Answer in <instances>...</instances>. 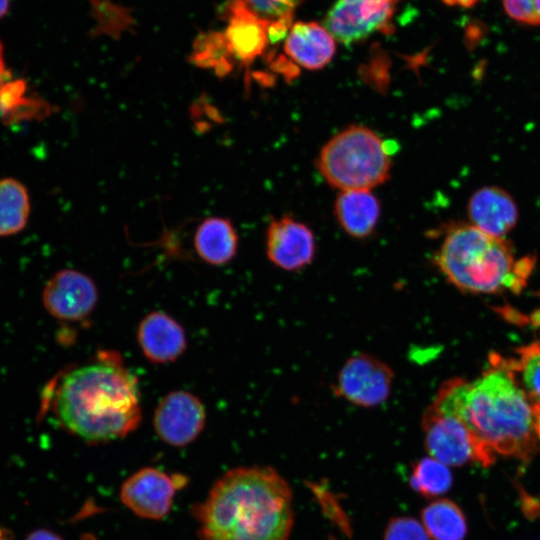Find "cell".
<instances>
[{"label":"cell","mask_w":540,"mask_h":540,"mask_svg":"<svg viewBox=\"0 0 540 540\" xmlns=\"http://www.w3.org/2000/svg\"><path fill=\"white\" fill-rule=\"evenodd\" d=\"M206 411L194 394L177 390L165 395L158 403L153 426L159 438L175 447L193 442L202 432Z\"/></svg>","instance_id":"11"},{"label":"cell","mask_w":540,"mask_h":540,"mask_svg":"<svg viewBox=\"0 0 540 540\" xmlns=\"http://www.w3.org/2000/svg\"><path fill=\"white\" fill-rule=\"evenodd\" d=\"M197 255L211 265H223L237 252L238 236L231 222L220 217L204 220L194 236Z\"/></svg>","instance_id":"18"},{"label":"cell","mask_w":540,"mask_h":540,"mask_svg":"<svg viewBox=\"0 0 540 540\" xmlns=\"http://www.w3.org/2000/svg\"><path fill=\"white\" fill-rule=\"evenodd\" d=\"M45 310L62 321H80L92 313L98 302V289L88 275L62 269L45 284L42 292Z\"/></svg>","instance_id":"10"},{"label":"cell","mask_w":540,"mask_h":540,"mask_svg":"<svg viewBox=\"0 0 540 540\" xmlns=\"http://www.w3.org/2000/svg\"><path fill=\"white\" fill-rule=\"evenodd\" d=\"M187 480L154 467H144L128 477L120 488V500L136 516L161 520L171 510L173 499Z\"/></svg>","instance_id":"9"},{"label":"cell","mask_w":540,"mask_h":540,"mask_svg":"<svg viewBox=\"0 0 540 540\" xmlns=\"http://www.w3.org/2000/svg\"><path fill=\"white\" fill-rule=\"evenodd\" d=\"M424 443L430 457L446 466H462L470 461L492 465L493 453L458 417L428 406L422 417Z\"/></svg>","instance_id":"6"},{"label":"cell","mask_w":540,"mask_h":540,"mask_svg":"<svg viewBox=\"0 0 540 540\" xmlns=\"http://www.w3.org/2000/svg\"><path fill=\"white\" fill-rule=\"evenodd\" d=\"M233 59L225 34L221 32L198 36L190 56L196 66L213 69L218 76H225L232 70Z\"/></svg>","instance_id":"22"},{"label":"cell","mask_w":540,"mask_h":540,"mask_svg":"<svg viewBox=\"0 0 540 540\" xmlns=\"http://www.w3.org/2000/svg\"><path fill=\"white\" fill-rule=\"evenodd\" d=\"M403 0H337L324 19L325 28L345 45L375 32L390 33L396 7Z\"/></svg>","instance_id":"8"},{"label":"cell","mask_w":540,"mask_h":540,"mask_svg":"<svg viewBox=\"0 0 540 540\" xmlns=\"http://www.w3.org/2000/svg\"><path fill=\"white\" fill-rule=\"evenodd\" d=\"M224 32L234 59L249 64L266 49L270 21L258 15L245 0H233L227 9Z\"/></svg>","instance_id":"13"},{"label":"cell","mask_w":540,"mask_h":540,"mask_svg":"<svg viewBox=\"0 0 540 540\" xmlns=\"http://www.w3.org/2000/svg\"><path fill=\"white\" fill-rule=\"evenodd\" d=\"M430 406L460 418L495 454L527 460L540 443L532 406L501 356L473 382H444Z\"/></svg>","instance_id":"1"},{"label":"cell","mask_w":540,"mask_h":540,"mask_svg":"<svg viewBox=\"0 0 540 540\" xmlns=\"http://www.w3.org/2000/svg\"><path fill=\"white\" fill-rule=\"evenodd\" d=\"M435 262L458 289L470 293L519 292L534 267L535 258L516 259L510 245L473 225L453 226L446 234Z\"/></svg>","instance_id":"4"},{"label":"cell","mask_w":540,"mask_h":540,"mask_svg":"<svg viewBox=\"0 0 540 540\" xmlns=\"http://www.w3.org/2000/svg\"><path fill=\"white\" fill-rule=\"evenodd\" d=\"M470 224L497 238H504L518 221V209L511 195L499 187L476 190L468 201Z\"/></svg>","instance_id":"15"},{"label":"cell","mask_w":540,"mask_h":540,"mask_svg":"<svg viewBox=\"0 0 540 540\" xmlns=\"http://www.w3.org/2000/svg\"><path fill=\"white\" fill-rule=\"evenodd\" d=\"M0 540H12V535L9 531L0 528Z\"/></svg>","instance_id":"30"},{"label":"cell","mask_w":540,"mask_h":540,"mask_svg":"<svg viewBox=\"0 0 540 540\" xmlns=\"http://www.w3.org/2000/svg\"><path fill=\"white\" fill-rule=\"evenodd\" d=\"M315 239L311 229L291 217H282L270 223L266 236L268 259L285 271H299L315 256Z\"/></svg>","instance_id":"12"},{"label":"cell","mask_w":540,"mask_h":540,"mask_svg":"<svg viewBox=\"0 0 540 540\" xmlns=\"http://www.w3.org/2000/svg\"><path fill=\"white\" fill-rule=\"evenodd\" d=\"M384 540H430V536L416 519L396 517L388 523Z\"/></svg>","instance_id":"24"},{"label":"cell","mask_w":540,"mask_h":540,"mask_svg":"<svg viewBox=\"0 0 540 540\" xmlns=\"http://www.w3.org/2000/svg\"><path fill=\"white\" fill-rule=\"evenodd\" d=\"M137 341L145 358L154 364L173 362L187 348L183 327L162 311H153L141 320Z\"/></svg>","instance_id":"14"},{"label":"cell","mask_w":540,"mask_h":540,"mask_svg":"<svg viewBox=\"0 0 540 540\" xmlns=\"http://www.w3.org/2000/svg\"><path fill=\"white\" fill-rule=\"evenodd\" d=\"M516 354L504 360L532 406L540 437V341L516 349Z\"/></svg>","instance_id":"20"},{"label":"cell","mask_w":540,"mask_h":540,"mask_svg":"<svg viewBox=\"0 0 540 540\" xmlns=\"http://www.w3.org/2000/svg\"><path fill=\"white\" fill-rule=\"evenodd\" d=\"M317 167L335 188L369 190L388 179L391 160L385 144L373 130L352 125L324 145Z\"/></svg>","instance_id":"5"},{"label":"cell","mask_w":540,"mask_h":540,"mask_svg":"<svg viewBox=\"0 0 540 540\" xmlns=\"http://www.w3.org/2000/svg\"><path fill=\"white\" fill-rule=\"evenodd\" d=\"M422 524L434 540H464L467 524L464 514L452 501L431 502L422 511Z\"/></svg>","instance_id":"19"},{"label":"cell","mask_w":540,"mask_h":540,"mask_svg":"<svg viewBox=\"0 0 540 540\" xmlns=\"http://www.w3.org/2000/svg\"><path fill=\"white\" fill-rule=\"evenodd\" d=\"M247 3H251L253 0H245Z\"/></svg>","instance_id":"31"},{"label":"cell","mask_w":540,"mask_h":540,"mask_svg":"<svg viewBox=\"0 0 540 540\" xmlns=\"http://www.w3.org/2000/svg\"><path fill=\"white\" fill-rule=\"evenodd\" d=\"M411 485L426 497H436L449 490L452 474L445 464L432 457H425L414 465Z\"/></svg>","instance_id":"23"},{"label":"cell","mask_w":540,"mask_h":540,"mask_svg":"<svg viewBox=\"0 0 540 540\" xmlns=\"http://www.w3.org/2000/svg\"><path fill=\"white\" fill-rule=\"evenodd\" d=\"M9 5H10V0H0V19H2L8 9H9Z\"/></svg>","instance_id":"28"},{"label":"cell","mask_w":540,"mask_h":540,"mask_svg":"<svg viewBox=\"0 0 540 540\" xmlns=\"http://www.w3.org/2000/svg\"><path fill=\"white\" fill-rule=\"evenodd\" d=\"M25 540H63L58 534L46 529L32 532Z\"/></svg>","instance_id":"26"},{"label":"cell","mask_w":540,"mask_h":540,"mask_svg":"<svg viewBox=\"0 0 540 540\" xmlns=\"http://www.w3.org/2000/svg\"><path fill=\"white\" fill-rule=\"evenodd\" d=\"M444 4L449 6H458L463 8H470L474 6L479 0H441Z\"/></svg>","instance_id":"27"},{"label":"cell","mask_w":540,"mask_h":540,"mask_svg":"<svg viewBox=\"0 0 540 540\" xmlns=\"http://www.w3.org/2000/svg\"><path fill=\"white\" fill-rule=\"evenodd\" d=\"M193 511L200 540H288L294 518L291 488L269 466L228 470Z\"/></svg>","instance_id":"2"},{"label":"cell","mask_w":540,"mask_h":540,"mask_svg":"<svg viewBox=\"0 0 540 540\" xmlns=\"http://www.w3.org/2000/svg\"><path fill=\"white\" fill-rule=\"evenodd\" d=\"M52 409L64 429L87 443L125 437L141 422L138 380L119 355L101 351L61 377Z\"/></svg>","instance_id":"3"},{"label":"cell","mask_w":540,"mask_h":540,"mask_svg":"<svg viewBox=\"0 0 540 540\" xmlns=\"http://www.w3.org/2000/svg\"><path fill=\"white\" fill-rule=\"evenodd\" d=\"M334 211L343 230L354 238L362 239L375 229L380 204L369 190H345L338 195Z\"/></svg>","instance_id":"17"},{"label":"cell","mask_w":540,"mask_h":540,"mask_svg":"<svg viewBox=\"0 0 540 540\" xmlns=\"http://www.w3.org/2000/svg\"><path fill=\"white\" fill-rule=\"evenodd\" d=\"M393 381L394 372L387 363L373 355L357 353L340 368L333 392L355 406L374 408L389 398Z\"/></svg>","instance_id":"7"},{"label":"cell","mask_w":540,"mask_h":540,"mask_svg":"<svg viewBox=\"0 0 540 540\" xmlns=\"http://www.w3.org/2000/svg\"><path fill=\"white\" fill-rule=\"evenodd\" d=\"M502 4L511 19L526 25H540V0H502Z\"/></svg>","instance_id":"25"},{"label":"cell","mask_w":540,"mask_h":540,"mask_svg":"<svg viewBox=\"0 0 540 540\" xmlns=\"http://www.w3.org/2000/svg\"><path fill=\"white\" fill-rule=\"evenodd\" d=\"M5 73V65L3 59L2 45L0 43V81Z\"/></svg>","instance_id":"29"},{"label":"cell","mask_w":540,"mask_h":540,"mask_svg":"<svg viewBox=\"0 0 540 540\" xmlns=\"http://www.w3.org/2000/svg\"><path fill=\"white\" fill-rule=\"evenodd\" d=\"M284 50L299 66L318 70L332 60L336 52L335 38L316 22H297L286 36Z\"/></svg>","instance_id":"16"},{"label":"cell","mask_w":540,"mask_h":540,"mask_svg":"<svg viewBox=\"0 0 540 540\" xmlns=\"http://www.w3.org/2000/svg\"><path fill=\"white\" fill-rule=\"evenodd\" d=\"M30 213L26 187L16 179H0V237L22 231Z\"/></svg>","instance_id":"21"}]
</instances>
